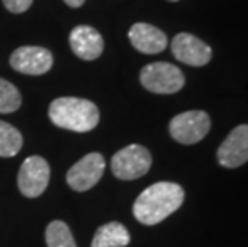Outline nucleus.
Here are the masks:
<instances>
[{
  "label": "nucleus",
  "instance_id": "nucleus-1",
  "mask_svg": "<svg viewBox=\"0 0 248 247\" xmlns=\"http://www.w3.org/2000/svg\"><path fill=\"white\" fill-rule=\"evenodd\" d=\"M184 202V190L178 183L159 181L146 188L133 204V215L142 225H157Z\"/></svg>",
  "mask_w": 248,
  "mask_h": 247
},
{
  "label": "nucleus",
  "instance_id": "nucleus-2",
  "mask_svg": "<svg viewBox=\"0 0 248 247\" xmlns=\"http://www.w3.org/2000/svg\"><path fill=\"white\" fill-rule=\"evenodd\" d=\"M50 120L56 127L72 132H90L99 122L96 104L83 98L62 97L56 98L48 108Z\"/></svg>",
  "mask_w": 248,
  "mask_h": 247
},
{
  "label": "nucleus",
  "instance_id": "nucleus-3",
  "mask_svg": "<svg viewBox=\"0 0 248 247\" xmlns=\"http://www.w3.org/2000/svg\"><path fill=\"white\" fill-rule=\"evenodd\" d=\"M140 81L146 90L159 95H171L184 87V74L170 63H151L140 72Z\"/></svg>",
  "mask_w": 248,
  "mask_h": 247
},
{
  "label": "nucleus",
  "instance_id": "nucleus-4",
  "mask_svg": "<svg viewBox=\"0 0 248 247\" xmlns=\"http://www.w3.org/2000/svg\"><path fill=\"white\" fill-rule=\"evenodd\" d=\"M152 156L141 145H130L112 156V173L119 180H136L151 169Z\"/></svg>",
  "mask_w": 248,
  "mask_h": 247
},
{
  "label": "nucleus",
  "instance_id": "nucleus-5",
  "mask_svg": "<svg viewBox=\"0 0 248 247\" xmlns=\"http://www.w3.org/2000/svg\"><path fill=\"white\" fill-rule=\"evenodd\" d=\"M212 122L207 113L203 111H186L175 115L170 122V135L178 143L195 145L203 140L210 132Z\"/></svg>",
  "mask_w": 248,
  "mask_h": 247
},
{
  "label": "nucleus",
  "instance_id": "nucleus-6",
  "mask_svg": "<svg viewBox=\"0 0 248 247\" xmlns=\"http://www.w3.org/2000/svg\"><path fill=\"white\" fill-rule=\"evenodd\" d=\"M50 181V165L44 157L29 156L18 173L19 191L26 198H39L46 190Z\"/></svg>",
  "mask_w": 248,
  "mask_h": 247
},
{
  "label": "nucleus",
  "instance_id": "nucleus-7",
  "mask_svg": "<svg viewBox=\"0 0 248 247\" xmlns=\"http://www.w3.org/2000/svg\"><path fill=\"white\" fill-rule=\"evenodd\" d=\"M104 169H106L104 157L99 152H90L69 169L66 175L67 185L78 193L88 191L101 180Z\"/></svg>",
  "mask_w": 248,
  "mask_h": 247
},
{
  "label": "nucleus",
  "instance_id": "nucleus-8",
  "mask_svg": "<svg viewBox=\"0 0 248 247\" xmlns=\"http://www.w3.org/2000/svg\"><path fill=\"white\" fill-rule=\"evenodd\" d=\"M10 65L15 71L28 76H42L53 66V55L44 47H19L10 56Z\"/></svg>",
  "mask_w": 248,
  "mask_h": 247
},
{
  "label": "nucleus",
  "instance_id": "nucleus-9",
  "mask_svg": "<svg viewBox=\"0 0 248 247\" xmlns=\"http://www.w3.org/2000/svg\"><path fill=\"white\" fill-rule=\"evenodd\" d=\"M216 157L226 169L244 165L248 161V125H237L221 143Z\"/></svg>",
  "mask_w": 248,
  "mask_h": 247
},
{
  "label": "nucleus",
  "instance_id": "nucleus-10",
  "mask_svg": "<svg viewBox=\"0 0 248 247\" xmlns=\"http://www.w3.org/2000/svg\"><path fill=\"white\" fill-rule=\"evenodd\" d=\"M173 56L189 66H205L212 60V49L192 34L181 33L171 40Z\"/></svg>",
  "mask_w": 248,
  "mask_h": 247
},
{
  "label": "nucleus",
  "instance_id": "nucleus-11",
  "mask_svg": "<svg viewBox=\"0 0 248 247\" xmlns=\"http://www.w3.org/2000/svg\"><path fill=\"white\" fill-rule=\"evenodd\" d=\"M69 44L74 53L85 61L96 60L104 50V40L101 34L92 26H76L71 31Z\"/></svg>",
  "mask_w": 248,
  "mask_h": 247
},
{
  "label": "nucleus",
  "instance_id": "nucleus-12",
  "mask_svg": "<svg viewBox=\"0 0 248 247\" xmlns=\"http://www.w3.org/2000/svg\"><path fill=\"white\" fill-rule=\"evenodd\" d=\"M128 39L141 53L157 55L167 49L168 39L163 31L147 23H136L130 28Z\"/></svg>",
  "mask_w": 248,
  "mask_h": 247
},
{
  "label": "nucleus",
  "instance_id": "nucleus-13",
  "mask_svg": "<svg viewBox=\"0 0 248 247\" xmlns=\"http://www.w3.org/2000/svg\"><path fill=\"white\" fill-rule=\"evenodd\" d=\"M128 244V230L119 222H110L99 227L92 241V247H125Z\"/></svg>",
  "mask_w": 248,
  "mask_h": 247
},
{
  "label": "nucleus",
  "instance_id": "nucleus-14",
  "mask_svg": "<svg viewBox=\"0 0 248 247\" xmlns=\"http://www.w3.org/2000/svg\"><path fill=\"white\" fill-rule=\"evenodd\" d=\"M21 146H23V136L19 130L0 120V157L16 156Z\"/></svg>",
  "mask_w": 248,
  "mask_h": 247
},
{
  "label": "nucleus",
  "instance_id": "nucleus-15",
  "mask_svg": "<svg viewBox=\"0 0 248 247\" xmlns=\"http://www.w3.org/2000/svg\"><path fill=\"white\" fill-rule=\"evenodd\" d=\"M45 241L48 247H77L69 227L61 220H55L46 227Z\"/></svg>",
  "mask_w": 248,
  "mask_h": 247
},
{
  "label": "nucleus",
  "instance_id": "nucleus-16",
  "mask_svg": "<svg viewBox=\"0 0 248 247\" xmlns=\"http://www.w3.org/2000/svg\"><path fill=\"white\" fill-rule=\"evenodd\" d=\"M21 106V93L5 79H0V113H15Z\"/></svg>",
  "mask_w": 248,
  "mask_h": 247
},
{
  "label": "nucleus",
  "instance_id": "nucleus-17",
  "mask_svg": "<svg viewBox=\"0 0 248 247\" xmlns=\"http://www.w3.org/2000/svg\"><path fill=\"white\" fill-rule=\"evenodd\" d=\"M5 8L12 13H24L26 10L31 8L34 0H2Z\"/></svg>",
  "mask_w": 248,
  "mask_h": 247
},
{
  "label": "nucleus",
  "instance_id": "nucleus-18",
  "mask_svg": "<svg viewBox=\"0 0 248 247\" xmlns=\"http://www.w3.org/2000/svg\"><path fill=\"white\" fill-rule=\"evenodd\" d=\"M64 2L69 5V7H72V8H78V7H82L85 0H64Z\"/></svg>",
  "mask_w": 248,
  "mask_h": 247
},
{
  "label": "nucleus",
  "instance_id": "nucleus-19",
  "mask_svg": "<svg viewBox=\"0 0 248 247\" xmlns=\"http://www.w3.org/2000/svg\"><path fill=\"white\" fill-rule=\"evenodd\" d=\"M170 2H178V0H170Z\"/></svg>",
  "mask_w": 248,
  "mask_h": 247
}]
</instances>
